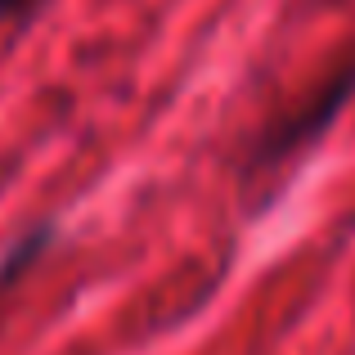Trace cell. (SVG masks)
<instances>
[{
	"label": "cell",
	"mask_w": 355,
	"mask_h": 355,
	"mask_svg": "<svg viewBox=\"0 0 355 355\" xmlns=\"http://www.w3.org/2000/svg\"><path fill=\"white\" fill-rule=\"evenodd\" d=\"M351 99H355V50L320 81V86H315V95H306L284 121H275V126L261 135V144H257V166L288 162L293 153L311 148L315 139H320L324 130H329L333 121L342 117V108H347Z\"/></svg>",
	"instance_id": "obj_1"
},
{
	"label": "cell",
	"mask_w": 355,
	"mask_h": 355,
	"mask_svg": "<svg viewBox=\"0 0 355 355\" xmlns=\"http://www.w3.org/2000/svg\"><path fill=\"white\" fill-rule=\"evenodd\" d=\"M50 239H54V225H41V230H32V234H23L5 257H0V293H9V284H18V279L27 275V266L45 252Z\"/></svg>",
	"instance_id": "obj_2"
},
{
	"label": "cell",
	"mask_w": 355,
	"mask_h": 355,
	"mask_svg": "<svg viewBox=\"0 0 355 355\" xmlns=\"http://www.w3.org/2000/svg\"><path fill=\"white\" fill-rule=\"evenodd\" d=\"M45 0H0V23H9V18H27L36 14Z\"/></svg>",
	"instance_id": "obj_3"
}]
</instances>
